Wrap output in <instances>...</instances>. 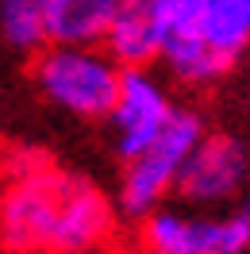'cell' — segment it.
Returning a JSON list of instances; mask_svg holds the SVG:
<instances>
[{"label": "cell", "instance_id": "obj_1", "mask_svg": "<svg viewBox=\"0 0 250 254\" xmlns=\"http://www.w3.org/2000/svg\"><path fill=\"white\" fill-rule=\"evenodd\" d=\"M116 204L85 174L43 154L0 166V247L8 254H93L112 239Z\"/></svg>", "mask_w": 250, "mask_h": 254}, {"label": "cell", "instance_id": "obj_2", "mask_svg": "<svg viewBox=\"0 0 250 254\" xmlns=\"http://www.w3.org/2000/svg\"><path fill=\"white\" fill-rule=\"evenodd\" d=\"M124 65L104 47H62L47 43L35 54V85L54 108L77 120H108Z\"/></svg>", "mask_w": 250, "mask_h": 254}, {"label": "cell", "instance_id": "obj_3", "mask_svg": "<svg viewBox=\"0 0 250 254\" xmlns=\"http://www.w3.org/2000/svg\"><path fill=\"white\" fill-rule=\"evenodd\" d=\"M204 131L208 127H204V120L192 108H177L154 143L142 146L139 154L124 158L120 192H116V204H120L124 216L142 220V216H150L158 208H166V200L177 192V181H181V170H185L188 154L200 143Z\"/></svg>", "mask_w": 250, "mask_h": 254}, {"label": "cell", "instance_id": "obj_4", "mask_svg": "<svg viewBox=\"0 0 250 254\" xmlns=\"http://www.w3.org/2000/svg\"><path fill=\"white\" fill-rule=\"evenodd\" d=\"M146 254H247L250 223L239 212L208 208H158L139 220Z\"/></svg>", "mask_w": 250, "mask_h": 254}, {"label": "cell", "instance_id": "obj_5", "mask_svg": "<svg viewBox=\"0 0 250 254\" xmlns=\"http://www.w3.org/2000/svg\"><path fill=\"white\" fill-rule=\"evenodd\" d=\"M250 185V146L231 131H204L192 146L177 196L188 200V208H219L243 196Z\"/></svg>", "mask_w": 250, "mask_h": 254}, {"label": "cell", "instance_id": "obj_6", "mask_svg": "<svg viewBox=\"0 0 250 254\" xmlns=\"http://www.w3.org/2000/svg\"><path fill=\"white\" fill-rule=\"evenodd\" d=\"M173 112H177V104H173L170 81L158 69H124L116 104L108 112L116 154L131 158L142 146H150L162 135V127L173 120Z\"/></svg>", "mask_w": 250, "mask_h": 254}, {"label": "cell", "instance_id": "obj_7", "mask_svg": "<svg viewBox=\"0 0 250 254\" xmlns=\"http://www.w3.org/2000/svg\"><path fill=\"white\" fill-rule=\"evenodd\" d=\"M100 47L124 69H154L162 62V27L154 19L150 0H120Z\"/></svg>", "mask_w": 250, "mask_h": 254}, {"label": "cell", "instance_id": "obj_8", "mask_svg": "<svg viewBox=\"0 0 250 254\" xmlns=\"http://www.w3.org/2000/svg\"><path fill=\"white\" fill-rule=\"evenodd\" d=\"M120 0H50L47 35L62 47H100L116 19Z\"/></svg>", "mask_w": 250, "mask_h": 254}, {"label": "cell", "instance_id": "obj_9", "mask_svg": "<svg viewBox=\"0 0 250 254\" xmlns=\"http://www.w3.org/2000/svg\"><path fill=\"white\" fill-rule=\"evenodd\" d=\"M196 39L235 65L250 50V0H200Z\"/></svg>", "mask_w": 250, "mask_h": 254}, {"label": "cell", "instance_id": "obj_10", "mask_svg": "<svg viewBox=\"0 0 250 254\" xmlns=\"http://www.w3.org/2000/svg\"><path fill=\"white\" fill-rule=\"evenodd\" d=\"M50 0H0V39L19 54H39L50 43L47 35Z\"/></svg>", "mask_w": 250, "mask_h": 254}, {"label": "cell", "instance_id": "obj_11", "mask_svg": "<svg viewBox=\"0 0 250 254\" xmlns=\"http://www.w3.org/2000/svg\"><path fill=\"white\" fill-rule=\"evenodd\" d=\"M239 216L250 223V185H247V192H243V208H239Z\"/></svg>", "mask_w": 250, "mask_h": 254}, {"label": "cell", "instance_id": "obj_12", "mask_svg": "<svg viewBox=\"0 0 250 254\" xmlns=\"http://www.w3.org/2000/svg\"><path fill=\"white\" fill-rule=\"evenodd\" d=\"M0 254H8V251H4V247H0Z\"/></svg>", "mask_w": 250, "mask_h": 254}]
</instances>
